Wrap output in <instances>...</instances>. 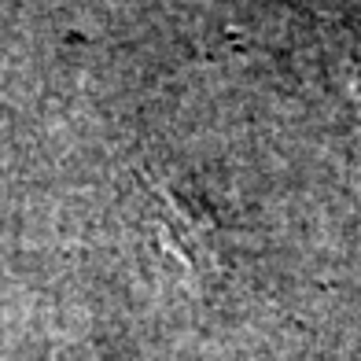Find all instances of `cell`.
I'll use <instances>...</instances> for the list:
<instances>
[{
	"label": "cell",
	"mask_w": 361,
	"mask_h": 361,
	"mask_svg": "<svg viewBox=\"0 0 361 361\" xmlns=\"http://www.w3.org/2000/svg\"><path fill=\"white\" fill-rule=\"evenodd\" d=\"M147 185H152L155 218L162 225L166 247L188 269L207 273L218 262V243H214V218L203 207V200H195L192 192H185L170 177H147Z\"/></svg>",
	"instance_id": "obj_1"
},
{
	"label": "cell",
	"mask_w": 361,
	"mask_h": 361,
	"mask_svg": "<svg viewBox=\"0 0 361 361\" xmlns=\"http://www.w3.org/2000/svg\"><path fill=\"white\" fill-rule=\"evenodd\" d=\"M350 67H354V89L361 92V44L350 48Z\"/></svg>",
	"instance_id": "obj_2"
},
{
	"label": "cell",
	"mask_w": 361,
	"mask_h": 361,
	"mask_svg": "<svg viewBox=\"0 0 361 361\" xmlns=\"http://www.w3.org/2000/svg\"><path fill=\"white\" fill-rule=\"evenodd\" d=\"M85 361H111V357H104V354H100V357H85Z\"/></svg>",
	"instance_id": "obj_3"
}]
</instances>
